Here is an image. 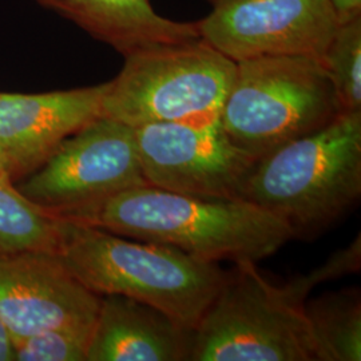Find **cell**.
<instances>
[{
  "label": "cell",
  "mask_w": 361,
  "mask_h": 361,
  "mask_svg": "<svg viewBox=\"0 0 361 361\" xmlns=\"http://www.w3.org/2000/svg\"><path fill=\"white\" fill-rule=\"evenodd\" d=\"M61 219L174 246L195 258L256 262L295 238L284 219L243 198H204L142 185Z\"/></svg>",
  "instance_id": "cell-1"
},
{
  "label": "cell",
  "mask_w": 361,
  "mask_h": 361,
  "mask_svg": "<svg viewBox=\"0 0 361 361\" xmlns=\"http://www.w3.org/2000/svg\"><path fill=\"white\" fill-rule=\"evenodd\" d=\"M58 255L71 274L98 296L131 297L189 329L200 322L228 273L219 262L193 257L174 246L70 219H65Z\"/></svg>",
  "instance_id": "cell-2"
},
{
  "label": "cell",
  "mask_w": 361,
  "mask_h": 361,
  "mask_svg": "<svg viewBox=\"0 0 361 361\" xmlns=\"http://www.w3.org/2000/svg\"><path fill=\"white\" fill-rule=\"evenodd\" d=\"M361 195V111L258 158L240 198L284 219L295 238L313 235Z\"/></svg>",
  "instance_id": "cell-3"
},
{
  "label": "cell",
  "mask_w": 361,
  "mask_h": 361,
  "mask_svg": "<svg viewBox=\"0 0 361 361\" xmlns=\"http://www.w3.org/2000/svg\"><path fill=\"white\" fill-rule=\"evenodd\" d=\"M297 281L276 285L256 262H235L192 331V361H317Z\"/></svg>",
  "instance_id": "cell-4"
},
{
  "label": "cell",
  "mask_w": 361,
  "mask_h": 361,
  "mask_svg": "<svg viewBox=\"0 0 361 361\" xmlns=\"http://www.w3.org/2000/svg\"><path fill=\"white\" fill-rule=\"evenodd\" d=\"M323 63L310 56H261L235 62L219 122L256 159L326 126L341 114Z\"/></svg>",
  "instance_id": "cell-5"
},
{
  "label": "cell",
  "mask_w": 361,
  "mask_h": 361,
  "mask_svg": "<svg viewBox=\"0 0 361 361\" xmlns=\"http://www.w3.org/2000/svg\"><path fill=\"white\" fill-rule=\"evenodd\" d=\"M235 62L204 39L131 52L107 82L102 116L131 128L159 122L217 119Z\"/></svg>",
  "instance_id": "cell-6"
},
{
  "label": "cell",
  "mask_w": 361,
  "mask_h": 361,
  "mask_svg": "<svg viewBox=\"0 0 361 361\" xmlns=\"http://www.w3.org/2000/svg\"><path fill=\"white\" fill-rule=\"evenodd\" d=\"M142 185L149 183L134 128L102 116L67 137L19 192L39 207L65 217Z\"/></svg>",
  "instance_id": "cell-7"
},
{
  "label": "cell",
  "mask_w": 361,
  "mask_h": 361,
  "mask_svg": "<svg viewBox=\"0 0 361 361\" xmlns=\"http://www.w3.org/2000/svg\"><path fill=\"white\" fill-rule=\"evenodd\" d=\"M145 180L155 188L204 198H240L256 164L228 137L219 118L134 128Z\"/></svg>",
  "instance_id": "cell-8"
},
{
  "label": "cell",
  "mask_w": 361,
  "mask_h": 361,
  "mask_svg": "<svg viewBox=\"0 0 361 361\" xmlns=\"http://www.w3.org/2000/svg\"><path fill=\"white\" fill-rule=\"evenodd\" d=\"M197 25L201 39L234 62L261 56L322 62L338 20L328 0H219Z\"/></svg>",
  "instance_id": "cell-9"
},
{
  "label": "cell",
  "mask_w": 361,
  "mask_h": 361,
  "mask_svg": "<svg viewBox=\"0 0 361 361\" xmlns=\"http://www.w3.org/2000/svg\"><path fill=\"white\" fill-rule=\"evenodd\" d=\"M101 296L89 290L58 253L0 255V319L15 343L43 331L92 325Z\"/></svg>",
  "instance_id": "cell-10"
},
{
  "label": "cell",
  "mask_w": 361,
  "mask_h": 361,
  "mask_svg": "<svg viewBox=\"0 0 361 361\" xmlns=\"http://www.w3.org/2000/svg\"><path fill=\"white\" fill-rule=\"evenodd\" d=\"M107 82L43 94L0 92V146L11 177L39 168L67 137L102 116Z\"/></svg>",
  "instance_id": "cell-11"
},
{
  "label": "cell",
  "mask_w": 361,
  "mask_h": 361,
  "mask_svg": "<svg viewBox=\"0 0 361 361\" xmlns=\"http://www.w3.org/2000/svg\"><path fill=\"white\" fill-rule=\"evenodd\" d=\"M192 331L146 302L104 295L86 361L189 360Z\"/></svg>",
  "instance_id": "cell-12"
},
{
  "label": "cell",
  "mask_w": 361,
  "mask_h": 361,
  "mask_svg": "<svg viewBox=\"0 0 361 361\" xmlns=\"http://www.w3.org/2000/svg\"><path fill=\"white\" fill-rule=\"evenodd\" d=\"M123 56L158 44L201 39L197 22L161 16L150 0H37Z\"/></svg>",
  "instance_id": "cell-13"
},
{
  "label": "cell",
  "mask_w": 361,
  "mask_h": 361,
  "mask_svg": "<svg viewBox=\"0 0 361 361\" xmlns=\"http://www.w3.org/2000/svg\"><path fill=\"white\" fill-rule=\"evenodd\" d=\"M304 312L317 361L361 360V295L359 288L329 292L305 301Z\"/></svg>",
  "instance_id": "cell-14"
},
{
  "label": "cell",
  "mask_w": 361,
  "mask_h": 361,
  "mask_svg": "<svg viewBox=\"0 0 361 361\" xmlns=\"http://www.w3.org/2000/svg\"><path fill=\"white\" fill-rule=\"evenodd\" d=\"M65 219L28 201L11 183L0 182V255L59 253Z\"/></svg>",
  "instance_id": "cell-15"
},
{
  "label": "cell",
  "mask_w": 361,
  "mask_h": 361,
  "mask_svg": "<svg viewBox=\"0 0 361 361\" xmlns=\"http://www.w3.org/2000/svg\"><path fill=\"white\" fill-rule=\"evenodd\" d=\"M343 113L361 111V18L338 25L322 58Z\"/></svg>",
  "instance_id": "cell-16"
},
{
  "label": "cell",
  "mask_w": 361,
  "mask_h": 361,
  "mask_svg": "<svg viewBox=\"0 0 361 361\" xmlns=\"http://www.w3.org/2000/svg\"><path fill=\"white\" fill-rule=\"evenodd\" d=\"M92 325H68L43 331L15 343V360L86 361Z\"/></svg>",
  "instance_id": "cell-17"
},
{
  "label": "cell",
  "mask_w": 361,
  "mask_h": 361,
  "mask_svg": "<svg viewBox=\"0 0 361 361\" xmlns=\"http://www.w3.org/2000/svg\"><path fill=\"white\" fill-rule=\"evenodd\" d=\"M360 267L361 240L360 235H357V238H355L347 247L335 252L323 265L307 274H301L300 277L304 284L308 285L310 290H313L324 283L360 271Z\"/></svg>",
  "instance_id": "cell-18"
},
{
  "label": "cell",
  "mask_w": 361,
  "mask_h": 361,
  "mask_svg": "<svg viewBox=\"0 0 361 361\" xmlns=\"http://www.w3.org/2000/svg\"><path fill=\"white\" fill-rule=\"evenodd\" d=\"M335 11L338 25L361 18V0H328Z\"/></svg>",
  "instance_id": "cell-19"
},
{
  "label": "cell",
  "mask_w": 361,
  "mask_h": 361,
  "mask_svg": "<svg viewBox=\"0 0 361 361\" xmlns=\"http://www.w3.org/2000/svg\"><path fill=\"white\" fill-rule=\"evenodd\" d=\"M15 360V340L8 326L0 319V361Z\"/></svg>",
  "instance_id": "cell-20"
},
{
  "label": "cell",
  "mask_w": 361,
  "mask_h": 361,
  "mask_svg": "<svg viewBox=\"0 0 361 361\" xmlns=\"http://www.w3.org/2000/svg\"><path fill=\"white\" fill-rule=\"evenodd\" d=\"M11 170H10V164L8 159L4 154L1 146H0V182L3 183H11Z\"/></svg>",
  "instance_id": "cell-21"
},
{
  "label": "cell",
  "mask_w": 361,
  "mask_h": 361,
  "mask_svg": "<svg viewBox=\"0 0 361 361\" xmlns=\"http://www.w3.org/2000/svg\"><path fill=\"white\" fill-rule=\"evenodd\" d=\"M216 1H219V0H210V3L213 4V3H216Z\"/></svg>",
  "instance_id": "cell-22"
}]
</instances>
